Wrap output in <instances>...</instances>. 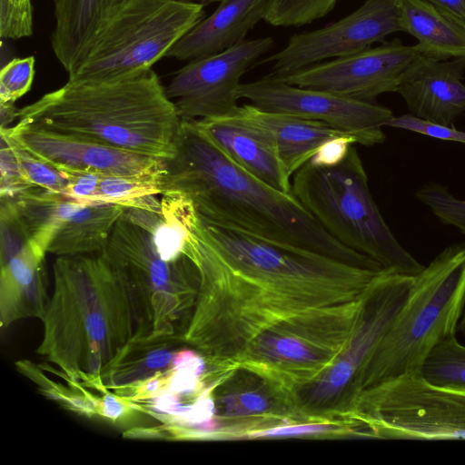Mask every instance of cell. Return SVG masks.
<instances>
[{"label": "cell", "instance_id": "obj_1", "mask_svg": "<svg viewBox=\"0 0 465 465\" xmlns=\"http://www.w3.org/2000/svg\"><path fill=\"white\" fill-rule=\"evenodd\" d=\"M161 195L189 198L209 222L301 246L347 263L379 271L371 257L332 237L292 193L262 183L227 157L198 126L182 120L174 153L165 159Z\"/></svg>", "mask_w": 465, "mask_h": 465}, {"label": "cell", "instance_id": "obj_6", "mask_svg": "<svg viewBox=\"0 0 465 465\" xmlns=\"http://www.w3.org/2000/svg\"><path fill=\"white\" fill-rule=\"evenodd\" d=\"M153 211L126 207L101 252L124 282L138 326L156 334H182L193 309L200 284L193 262L172 258L157 246Z\"/></svg>", "mask_w": 465, "mask_h": 465}, {"label": "cell", "instance_id": "obj_25", "mask_svg": "<svg viewBox=\"0 0 465 465\" xmlns=\"http://www.w3.org/2000/svg\"><path fill=\"white\" fill-rule=\"evenodd\" d=\"M160 176H101L92 204L110 203L159 212Z\"/></svg>", "mask_w": 465, "mask_h": 465}, {"label": "cell", "instance_id": "obj_5", "mask_svg": "<svg viewBox=\"0 0 465 465\" xmlns=\"http://www.w3.org/2000/svg\"><path fill=\"white\" fill-rule=\"evenodd\" d=\"M465 308V243L441 251L414 276L408 298L374 349L356 383L360 391L420 372L431 349L456 335Z\"/></svg>", "mask_w": 465, "mask_h": 465}, {"label": "cell", "instance_id": "obj_36", "mask_svg": "<svg viewBox=\"0 0 465 465\" xmlns=\"http://www.w3.org/2000/svg\"><path fill=\"white\" fill-rule=\"evenodd\" d=\"M339 427L325 423L284 424L272 428L246 431L240 436L248 438H282L325 434L339 430Z\"/></svg>", "mask_w": 465, "mask_h": 465}, {"label": "cell", "instance_id": "obj_7", "mask_svg": "<svg viewBox=\"0 0 465 465\" xmlns=\"http://www.w3.org/2000/svg\"><path fill=\"white\" fill-rule=\"evenodd\" d=\"M292 193L332 237L383 269L412 276L424 269L383 219L355 147L351 146L346 158L333 167L306 163L294 173Z\"/></svg>", "mask_w": 465, "mask_h": 465}, {"label": "cell", "instance_id": "obj_16", "mask_svg": "<svg viewBox=\"0 0 465 465\" xmlns=\"http://www.w3.org/2000/svg\"><path fill=\"white\" fill-rule=\"evenodd\" d=\"M464 71V58L438 60L420 55L402 74L396 92L411 114L452 126L465 112Z\"/></svg>", "mask_w": 465, "mask_h": 465}, {"label": "cell", "instance_id": "obj_37", "mask_svg": "<svg viewBox=\"0 0 465 465\" xmlns=\"http://www.w3.org/2000/svg\"><path fill=\"white\" fill-rule=\"evenodd\" d=\"M67 181L65 195L84 204H92L102 175L79 172L60 171Z\"/></svg>", "mask_w": 465, "mask_h": 465}, {"label": "cell", "instance_id": "obj_39", "mask_svg": "<svg viewBox=\"0 0 465 465\" xmlns=\"http://www.w3.org/2000/svg\"><path fill=\"white\" fill-rule=\"evenodd\" d=\"M182 1L198 3V4H201L203 5H206L214 3V2H221L223 0H182Z\"/></svg>", "mask_w": 465, "mask_h": 465}, {"label": "cell", "instance_id": "obj_22", "mask_svg": "<svg viewBox=\"0 0 465 465\" xmlns=\"http://www.w3.org/2000/svg\"><path fill=\"white\" fill-rule=\"evenodd\" d=\"M124 0H53L55 25L51 45L68 72L101 24Z\"/></svg>", "mask_w": 465, "mask_h": 465}, {"label": "cell", "instance_id": "obj_31", "mask_svg": "<svg viewBox=\"0 0 465 465\" xmlns=\"http://www.w3.org/2000/svg\"><path fill=\"white\" fill-rule=\"evenodd\" d=\"M32 35L31 0H0V36L16 40Z\"/></svg>", "mask_w": 465, "mask_h": 465}, {"label": "cell", "instance_id": "obj_20", "mask_svg": "<svg viewBox=\"0 0 465 465\" xmlns=\"http://www.w3.org/2000/svg\"><path fill=\"white\" fill-rule=\"evenodd\" d=\"M183 342L182 334H156L138 326L132 338L102 370L100 380L111 390L166 371L183 349L178 344Z\"/></svg>", "mask_w": 465, "mask_h": 465}, {"label": "cell", "instance_id": "obj_19", "mask_svg": "<svg viewBox=\"0 0 465 465\" xmlns=\"http://www.w3.org/2000/svg\"><path fill=\"white\" fill-rule=\"evenodd\" d=\"M220 118L259 129L267 134L274 143L290 176L308 163L325 141L348 134L324 122L266 112L251 104L238 106L231 114Z\"/></svg>", "mask_w": 465, "mask_h": 465}, {"label": "cell", "instance_id": "obj_12", "mask_svg": "<svg viewBox=\"0 0 465 465\" xmlns=\"http://www.w3.org/2000/svg\"><path fill=\"white\" fill-rule=\"evenodd\" d=\"M401 31L397 0H366L354 12L322 28L292 35L286 46L259 64L272 62L269 74L284 77L326 59L346 56L384 43Z\"/></svg>", "mask_w": 465, "mask_h": 465}, {"label": "cell", "instance_id": "obj_8", "mask_svg": "<svg viewBox=\"0 0 465 465\" xmlns=\"http://www.w3.org/2000/svg\"><path fill=\"white\" fill-rule=\"evenodd\" d=\"M203 6L182 0H124L84 46L68 80H117L152 69L204 18Z\"/></svg>", "mask_w": 465, "mask_h": 465}, {"label": "cell", "instance_id": "obj_4", "mask_svg": "<svg viewBox=\"0 0 465 465\" xmlns=\"http://www.w3.org/2000/svg\"><path fill=\"white\" fill-rule=\"evenodd\" d=\"M16 119L162 159L173 154L182 121L153 68L117 80H68L18 109Z\"/></svg>", "mask_w": 465, "mask_h": 465}, {"label": "cell", "instance_id": "obj_38", "mask_svg": "<svg viewBox=\"0 0 465 465\" xmlns=\"http://www.w3.org/2000/svg\"><path fill=\"white\" fill-rule=\"evenodd\" d=\"M446 13L465 21V0H426Z\"/></svg>", "mask_w": 465, "mask_h": 465}, {"label": "cell", "instance_id": "obj_11", "mask_svg": "<svg viewBox=\"0 0 465 465\" xmlns=\"http://www.w3.org/2000/svg\"><path fill=\"white\" fill-rule=\"evenodd\" d=\"M274 45L270 36L243 39L216 54L190 61L165 86L182 120L220 118L239 105L241 77Z\"/></svg>", "mask_w": 465, "mask_h": 465}, {"label": "cell", "instance_id": "obj_32", "mask_svg": "<svg viewBox=\"0 0 465 465\" xmlns=\"http://www.w3.org/2000/svg\"><path fill=\"white\" fill-rule=\"evenodd\" d=\"M223 411L221 418L240 419L271 414V401L256 390L233 391L219 400Z\"/></svg>", "mask_w": 465, "mask_h": 465}, {"label": "cell", "instance_id": "obj_26", "mask_svg": "<svg viewBox=\"0 0 465 465\" xmlns=\"http://www.w3.org/2000/svg\"><path fill=\"white\" fill-rule=\"evenodd\" d=\"M420 373L435 385L465 390V346L456 335L441 341L428 353Z\"/></svg>", "mask_w": 465, "mask_h": 465}, {"label": "cell", "instance_id": "obj_34", "mask_svg": "<svg viewBox=\"0 0 465 465\" xmlns=\"http://www.w3.org/2000/svg\"><path fill=\"white\" fill-rule=\"evenodd\" d=\"M0 195L9 196L29 184L23 177L16 158L9 144L1 137L0 149Z\"/></svg>", "mask_w": 465, "mask_h": 465}, {"label": "cell", "instance_id": "obj_15", "mask_svg": "<svg viewBox=\"0 0 465 465\" xmlns=\"http://www.w3.org/2000/svg\"><path fill=\"white\" fill-rule=\"evenodd\" d=\"M1 275L0 325L43 316L49 296L45 267L47 252L35 244L25 228L9 211L0 213Z\"/></svg>", "mask_w": 465, "mask_h": 465}, {"label": "cell", "instance_id": "obj_21", "mask_svg": "<svg viewBox=\"0 0 465 465\" xmlns=\"http://www.w3.org/2000/svg\"><path fill=\"white\" fill-rule=\"evenodd\" d=\"M397 5L401 31L418 40L421 55L465 59V21L426 0H397Z\"/></svg>", "mask_w": 465, "mask_h": 465}, {"label": "cell", "instance_id": "obj_2", "mask_svg": "<svg viewBox=\"0 0 465 465\" xmlns=\"http://www.w3.org/2000/svg\"><path fill=\"white\" fill-rule=\"evenodd\" d=\"M163 213L182 233L183 252L198 270L202 293L356 298L378 272L209 222L185 196L167 198Z\"/></svg>", "mask_w": 465, "mask_h": 465}, {"label": "cell", "instance_id": "obj_3", "mask_svg": "<svg viewBox=\"0 0 465 465\" xmlns=\"http://www.w3.org/2000/svg\"><path fill=\"white\" fill-rule=\"evenodd\" d=\"M36 353L67 379L96 385L138 327L134 303L102 253L57 256ZM104 385V384H103Z\"/></svg>", "mask_w": 465, "mask_h": 465}, {"label": "cell", "instance_id": "obj_27", "mask_svg": "<svg viewBox=\"0 0 465 465\" xmlns=\"http://www.w3.org/2000/svg\"><path fill=\"white\" fill-rule=\"evenodd\" d=\"M338 0H268L263 20L274 26H301L329 14Z\"/></svg>", "mask_w": 465, "mask_h": 465}, {"label": "cell", "instance_id": "obj_29", "mask_svg": "<svg viewBox=\"0 0 465 465\" xmlns=\"http://www.w3.org/2000/svg\"><path fill=\"white\" fill-rule=\"evenodd\" d=\"M416 197L427 205L444 224L451 225L465 234V200L455 197L440 184H426Z\"/></svg>", "mask_w": 465, "mask_h": 465}, {"label": "cell", "instance_id": "obj_23", "mask_svg": "<svg viewBox=\"0 0 465 465\" xmlns=\"http://www.w3.org/2000/svg\"><path fill=\"white\" fill-rule=\"evenodd\" d=\"M125 208L110 203L83 204L59 226L48 245L47 252L56 256L101 253Z\"/></svg>", "mask_w": 465, "mask_h": 465}, {"label": "cell", "instance_id": "obj_17", "mask_svg": "<svg viewBox=\"0 0 465 465\" xmlns=\"http://www.w3.org/2000/svg\"><path fill=\"white\" fill-rule=\"evenodd\" d=\"M195 123L240 167L278 191L292 193L291 176L274 143L263 132L225 118L200 119Z\"/></svg>", "mask_w": 465, "mask_h": 465}, {"label": "cell", "instance_id": "obj_13", "mask_svg": "<svg viewBox=\"0 0 465 465\" xmlns=\"http://www.w3.org/2000/svg\"><path fill=\"white\" fill-rule=\"evenodd\" d=\"M420 55L416 45H406L395 38L280 79L292 85L373 103L380 94L397 91L402 74Z\"/></svg>", "mask_w": 465, "mask_h": 465}, {"label": "cell", "instance_id": "obj_30", "mask_svg": "<svg viewBox=\"0 0 465 465\" xmlns=\"http://www.w3.org/2000/svg\"><path fill=\"white\" fill-rule=\"evenodd\" d=\"M34 56L14 58L1 69L0 103L15 104L31 88L35 76Z\"/></svg>", "mask_w": 465, "mask_h": 465}, {"label": "cell", "instance_id": "obj_14", "mask_svg": "<svg viewBox=\"0 0 465 465\" xmlns=\"http://www.w3.org/2000/svg\"><path fill=\"white\" fill-rule=\"evenodd\" d=\"M19 146L59 171H79L102 176L157 177L165 159L151 157L17 122L0 128Z\"/></svg>", "mask_w": 465, "mask_h": 465}, {"label": "cell", "instance_id": "obj_33", "mask_svg": "<svg viewBox=\"0 0 465 465\" xmlns=\"http://www.w3.org/2000/svg\"><path fill=\"white\" fill-rule=\"evenodd\" d=\"M386 126L411 131L439 140L465 143V132L457 130L452 126L420 119L410 113L393 116Z\"/></svg>", "mask_w": 465, "mask_h": 465}, {"label": "cell", "instance_id": "obj_28", "mask_svg": "<svg viewBox=\"0 0 465 465\" xmlns=\"http://www.w3.org/2000/svg\"><path fill=\"white\" fill-rule=\"evenodd\" d=\"M0 134L11 147L21 173L29 184L65 195L67 181L57 168L30 153L3 133Z\"/></svg>", "mask_w": 465, "mask_h": 465}, {"label": "cell", "instance_id": "obj_10", "mask_svg": "<svg viewBox=\"0 0 465 465\" xmlns=\"http://www.w3.org/2000/svg\"><path fill=\"white\" fill-rule=\"evenodd\" d=\"M236 96L262 111L324 122L364 146L382 143V127L394 116L391 110L374 103L292 85L270 74L241 83Z\"/></svg>", "mask_w": 465, "mask_h": 465}, {"label": "cell", "instance_id": "obj_35", "mask_svg": "<svg viewBox=\"0 0 465 465\" xmlns=\"http://www.w3.org/2000/svg\"><path fill=\"white\" fill-rule=\"evenodd\" d=\"M355 143V137L350 134L331 138L319 146L308 163L316 167L336 166L346 158L351 144Z\"/></svg>", "mask_w": 465, "mask_h": 465}, {"label": "cell", "instance_id": "obj_40", "mask_svg": "<svg viewBox=\"0 0 465 465\" xmlns=\"http://www.w3.org/2000/svg\"><path fill=\"white\" fill-rule=\"evenodd\" d=\"M459 330L465 331V308H464V312H463L462 317H461L460 324H459Z\"/></svg>", "mask_w": 465, "mask_h": 465}, {"label": "cell", "instance_id": "obj_24", "mask_svg": "<svg viewBox=\"0 0 465 465\" xmlns=\"http://www.w3.org/2000/svg\"><path fill=\"white\" fill-rule=\"evenodd\" d=\"M1 197L10 202L29 239L46 252L62 223L84 204L38 186H28Z\"/></svg>", "mask_w": 465, "mask_h": 465}, {"label": "cell", "instance_id": "obj_18", "mask_svg": "<svg viewBox=\"0 0 465 465\" xmlns=\"http://www.w3.org/2000/svg\"><path fill=\"white\" fill-rule=\"evenodd\" d=\"M268 0H223L216 10L180 38L165 57L193 61L221 53L263 19Z\"/></svg>", "mask_w": 465, "mask_h": 465}, {"label": "cell", "instance_id": "obj_9", "mask_svg": "<svg viewBox=\"0 0 465 465\" xmlns=\"http://www.w3.org/2000/svg\"><path fill=\"white\" fill-rule=\"evenodd\" d=\"M355 418L363 434L397 440H465V390L405 373L360 391Z\"/></svg>", "mask_w": 465, "mask_h": 465}]
</instances>
